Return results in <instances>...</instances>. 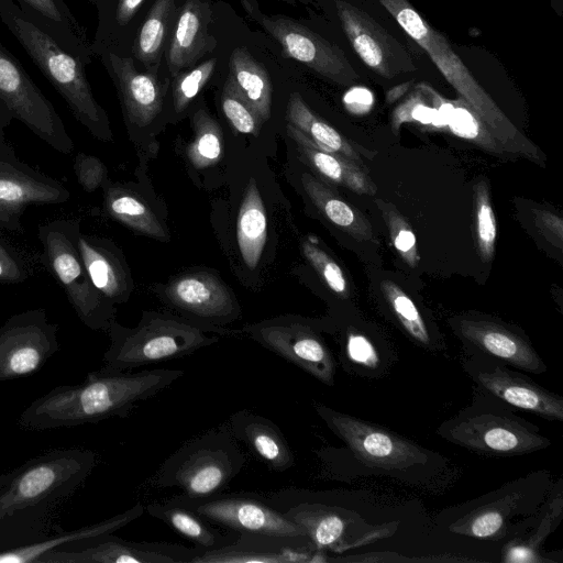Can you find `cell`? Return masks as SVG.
Instances as JSON below:
<instances>
[{
	"label": "cell",
	"mask_w": 563,
	"mask_h": 563,
	"mask_svg": "<svg viewBox=\"0 0 563 563\" xmlns=\"http://www.w3.org/2000/svg\"><path fill=\"white\" fill-rule=\"evenodd\" d=\"M184 375L178 368L120 372L102 366L82 383L57 386L32 401L18 424L24 430L44 431L124 418Z\"/></svg>",
	"instance_id": "obj_1"
},
{
	"label": "cell",
	"mask_w": 563,
	"mask_h": 563,
	"mask_svg": "<svg viewBox=\"0 0 563 563\" xmlns=\"http://www.w3.org/2000/svg\"><path fill=\"white\" fill-rule=\"evenodd\" d=\"M398 26L429 56L446 81L483 121L504 152L538 161L541 153L503 113L477 82L448 37L435 30L409 0H377Z\"/></svg>",
	"instance_id": "obj_2"
},
{
	"label": "cell",
	"mask_w": 563,
	"mask_h": 563,
	"mask_svg": "<svg viewBox=\"0 0 563 563\" xmlns=\"http://www.w3.org/2000/svg\"><path fill=\"white\" fill-rule=\"evenodd\" d=\"M0 20L62 96L76 120L95 137L109 140L106 111L93 97L81 58L14 0H0Z\"/></svg>",
	"instance_id": "obj_3"
},
{
	"label": "cell",
	"mask_w": 563,
	"mask_h": 563,
	"mask_svg": "<svg viewBox=\"0 0 563 563\" xmlns=\"http://www.w3.org/2000/svg\"><path fill=\"white\" fill-rule=\"evenodd\" d=\"M96 462L89 449H59L0 475V534L18 519L49 518L86 481Z\"/></svg>",
	"instance_id": "obj_4"
},
{
	"label": "cell",
	"mask_w": 563,
	"mask_h": 563,
	"mask_svg": "<svg viewBox=\"0 0 563 563\" xmlns=\"http://www.w3.org/2000/svg\"><path fill=\"white\" fill-rule=\"evenodd\" d=\"M515 408L474 388L472 401L437 430L445 441L489 457H511L548 449L551 440Z\"/></svg>",
	"instance_id": "obj_5"
},
{
	"label": "cell",
	"mask_w": 563,
	"mask_h": 563,
	"mask_svg": "<svg viewBox=\"0 0 563 563\" xmlns=\"http://www.w3.org/2000/svg\"><path fill=\"white\" fill-rule=\"evenodd\" d=\"M246 457L227 422L186 442L156 472L153 485L178 488L189 499L218 496L239 475Z\"/></svg>",
	"instance_id": "obj_6"
},
{
	"label": "cell",
	"mask_w": 563,
	"mask_h": 563,
	"mask_svg": "<svg viewBox=\"0 0 563 563\" xmlns=\"http://www.w3.org/2000/svg\"><path fill=\"white\" fill-rule=\"evenodd\" d=\"M552 486L548 471L514 479L451 509L446 528L451 533L478 540L511 539L522 522L541 507Z\"/></svg>",
	"instance_id": "obj_7"
},
{
	"label": "cell",
	"mask_w": 563,
	"mask_h": 563,
	"mask_svg": "<svg viewBox=\"0 0 563 563\" xmlns=\"http://www.w3.org/2000/svg\"><path fill=\"white\" fill-rule=\"evenodd\" d=\"M108 330L103 366L120 372L185 357L219 341L199 325L161 314L144 316L134 329L112 322Z\"/></svg>",
	"instance_id": "obj_8"
},
{
	"label": "cell",
	"mask_w": 563,
	"mask_h": 563,
	"mask_svg": "<svg viewBox=\"0 0 563 563\" xmlns=\"http://www.w3.org/2000/svg\"><path fill=\"white\" fill-rule=\"evenodd\" d=\"M80 223L57 219L38 227L43 263L64 289L79 320L92 330H108L112 306L93 286L78 251Z\"/></svg>",
	"instance_id": "obj_9"
},
{
	"label": "cell",
	"mask_w": 563,
	"mask_h": 563,
	"mask_svg": "<svg viewBox=\"0 0 563 563\" xmlns=\"http://www.w3.org/2000/svg\"><path fill=\"white\" fill-rule=\"evenodd\" d=\"M317 415L369 467L401 475L438 457L415 442L373 422L314 404Z\"/></svg>",
	"instance_id": "obj_10"
},
{
	"label": "cell",
	"mask_w": 563,
	"mask_h": 563,
	"mask_svg": "<svg viewBox=\"0 0 563 563\" xmlns=\"http://www.w3.org/2000/svg\"><path fill=\"white\" fill-rule=\"evenodd\" d=\"M332 8L354 53L378 79L394 81L418 71L407 46L365 0H332Z\"/></svg>",
	"instance_id": "obj_11"
},
{
	"label": "cell",
	"mask_w": 563,
	"mask_h": 563,
	"mask_svg": "<svg viewBox=\"0 0 563 563\" xmlns=\"http://www.w3.org/2000/svg\"><path fill=\"white\" fill-rule=\"evenodd\" d=\"M0 100L55 151L69 155L75 144L52 102L34 84L19 59L0 43Z\"/></svg>",
	"instance_id": "obj_12"
},
{
	"label": "cell",
	"mask_w": 563,
	"mask_h": 563,
	"mask_svg": "<svg viewBox=\"0 0 563 563\" xmlns=\"http://www.w3.org/2000/svg\"><path fill=\"white\" fill-rule=\"evenodd\" d=\"M462 366L475 388L517 410L563 422V397L536 383L521 371L465 353Z\"/></svg>",
	"instance_id": "obj_13"
},
{
	"label": "cell",
	"mask_w": 563,
	"mask_h": 563,
	"mask_svg": "<svg viewBox=\"0 0 563 563\" xmlns=\"http://www.w3.org/2000/svg\"><path fill=\"white\" fill-rule=\"evenodd\" d=\"M245 8L266 33L280 44L285 56L341 86L351 87L360 80V74L334 43L294 20L263 14L251 3H245Z\"/></svg>",
	"instance_id": "obj_14"
},
{
	"label": "cell",
	"mask_w": 563,
	"mask_h": 563,
	"mask_svg": "<svg viewBox=\"0 0 563 563\" xmlns=\"http://www.w3.org/2000/svg\"><path fill=\"white\" fill-rule=\"evenodd\" d=\"M173 499L191 509L207 521L238 534L265 536L310 542L305 530L285 517L268 501L247 496L189 499L181 495Z\"/></svg>",
	"instance_id": "obj_15"
},
{
	"label": "cell",
	"mask_w": 563,
	"mask_h": 563,
	"mask_svg": "<svg viewBox=\"0 0 563 563\" xmlns=\"http://www.w3.org/2000/svg\"><path fill=\"white\" fill-rule=\"evenodd\" d=\"M57 332L43 308L7 319L0 327V383L38 371L59 349Z\"/></svg>",
	"instance_id": "obj_16"
},
{
	"label": "cell",
	"mask_w": 563,
	"mask_h": 563,
	"mask_svg": "<svg viewBox=\"0 0 563 563\" xmlns=\"http://www.w3.org/2000/svg\"><path fill=\"white\" fill-rule=\"evenodd\" d=\"M258 344L332 387L336 362L322 336L309 324L291 319L265 321L245 329Z\"/></svg>",
	"instance_id": "obj_17"
},
{
	"label": "cell",
	"mask_w": 563,
	"mask_h": 563,
	"mask_svg": "<svg viewBox=\"0 0 563 563\" xmlns=\"http://www.w3.org/2000/svg\"><path fill=\"white\" fill-rule=\"evenodd\" d=\"M465 353L503 363L523 373L543 374L544 360L528 336L501 322L477 317H461L453 323Z\"/></svg>",
	"instance_id": "obj_18"
},
{
	"label": "cell",
	"mask_w": 563,
	"mask_h": 563,
	"mask_svg": "<svg viewBox=\"0 0 563 563\" xmlns=\"http://www.w3.org/2000/svg\"><path fill=\"white\" fill-rule=\"evenodd\" d=\"M202 550L166 542H133L113 533L54 550L38 563H191Z\"/></svg>",
	"instance_id": "obj_19"
},
{
	"label": "cell",
	"mask_w": 563,
	"mask_h": 563,
	"mask_svg": "<svg viewBox=\"0 0 563 563\" xmlns=\"http://www.w3.org/2000/svg\"><path fill=\"white\" fill-rule=\"evenodd\" d=\"M69 190L58 180L27 164L0 159V228L22 230L21 218L32 205H58L68 201Z\"/></svg>",
	"instance_id": "obj_20"
},
{
	"label": "cell",
	"mask_w": 563,
	"mask_h": 563,
	"mask_svg": "<svg viewBox=\"0 0 563 563\" xmlns=\"http://www.w3.org/2000/svg\"><path fill=\"white\" fill-rule=\"evenodd\" d=\"M121 101L126 120L141 128L154 121L163 108L167 82L155 71H140L133 58L113 52L100 55Z\"/></svg>",
	"instance_id": "obj_21"
},
{
	"label": "cell",
	"mask_w": 563,
	"mask_h": 563,
	"mask_svg": "<svg viewBox=\"0 0 563 563\" xmlns=\"http://www.w3.org/2000/svg\"><path fill=\"white\" fill-rule=\"evenodd\" d=\"M311 563L325 562L310 542L239 534L230 544L202 551L191 563Z\"/></svg>",
	"instance_id": "obj_22"
},
{
	"label": "cell",
	"mask_w": 563,
	"mask_h": 563,
	"mask_svg": "<svg viewBox=\"0 0 563 563\" xmlns=\"http://www.w3.org/2000/svg\"><path fill=\"white\" fill-rule=\"evenodd\" d=\"M177 308L210 322H228L236 314L235 301L225 285L209 273L183 275L165 289Z\"/></svg>",
	"instance_id": "obj_23"
},
{
	"label": "cell",
	"mask_w": 563,
	"mask_h": 563,
	"mask_svg": "<svg viewBox=\"0 0 563 563\" xmlns=\"http://www.w3.org/2000/svg\"><path fill=\"white\" fill-rule=\"evenodd\" d=\"M211 11L201 0H187L177 9L165 48L169 74L192 67L210 45L209 22Z\"/></svg>",
	"instance_id": "obj_24"
},
{
	"label": "cell",
	"mask_w": 563,
	"mask_h": 563,
	"mask_svg": "<svg viewBox=\"0 0 563 563\" xmlns=\"http://www.w3.org/2000/svg\"><path fill=\"white\" fill-rule=\"evenodd\" d=\"M234 438L271 470L285 472L295 465V455L279 427L250 410L231 415L228 422Z\"/></svg>",
	"instance_id": "obj_25"
},
{
	"label": "cell",
	"mask_w": 563,
	"mask_h": 563,
	"mask_svg": "<svg viewBox=\"0 0 563 563\" xmlns=\"http://www.w3.org/2000/svg\"><path fill=\"white\" fill-rule=\"evenodd\" d=\"M144 511L145 507L142 504H136L100 522L70 531H59L30 543L0 550V563H38V560L51 551L69 549L86 540L114 533L141 517Z\"/></svg>",
	"instance_id": "obj_26"
},
{
	"label": "cell",
	"mask_w": 563,
	"mask_h": 563,
	"mask_svg": "<svg viewBox=\"0 0 563 563\" xmlns=\"http://www.w3.org/2000/svg\"><path fill=\"white\" fill-rule=\"evenodd\" d=\"M286 130L288 136L295 142L301 159L323 178L357 194L375 195L376 186L358 164L318 145L290 123H287Z\"/></svg>",
	"instance_id": "obj_27"
},
{
	"label": "cell",
	"mask_w": 563,
	"mask_h": 563,
	"mask_svg": "<svg viewBox=\"0 0 563 563\" xmlns=\"http://www.w3.org/2000/svg\"><path fill=\"white\" fill-rule=\"evenodd\" d=\"M562 481L561 478L551 488L545 500L537 510V522L529 520L522 522L518 532L507 543L504 551V562L510 563H539L547 562L541 556L540 549L555 530L562 519Z\"/></svg>",
	"instance_id": "obj_28"
},
{
	"label": "cell",
	"mask_w": 563,
	"mask_h": 563,
	"mask_svg": "<svg viewBox=\"0 0 563 563\" xmlns=\"http://www.w3.org/2000/svg\"><path fill=\"white\" fill-rule=\"evenodd\" d=\"M19 7L49 30L70 52L88 65L91 42L64 0H14Z\"/></svg>",
	"instance_id": "obj_29"
},
{
	"label": "cell",
	"mask_w": 563,
	"mask_h": 563,
	"mask_svg": "<svg viewBox=\"0 0 563 563\" xmlns=\"http://www.w3.org/2000/svg\"><path fill=\"white\" fill-rule=\"evenodd\" d=\"M77 245L93 286L109 301L122 299L128 291V277L113 250L103 241L81 231Z\"/></svg>",
	"instance_id": "obj_30"
},
{
	"label": "cell",
	"mask_w": 563,
	"mask_h": 563,
	"mask_svg": "<svg viewBox=\"0 0 563 563\" xmlns=\"http://www.w3.org/2000/svg\"><path fill=\"white\" fill-rule=\"evenodd\" d=\"M145 511L166 523L181 537L190 540L202 551L230 544L239 537L234 532L223 534L211 522L173 498L163 503H151L145 507Z\"/></svg>",
	"instance_id": "obj_31"
},
{
	"label": "cell",
	"mask_w": 563,
	"mask_h": 563,
	"mask_svg": "<svg viewBox=\"0 0 563 563\" xmlns=\"http://www.w3.org/2000/svg\"><path fill=\"white\" fill-rule=\"evenodd\" d=\"M228 79L263 122L271 118L272 84L267 70L246 48L236 47L229 59Z\"/></svg>",
	"instance_id": "obj_32"
},
{
	"label": "cell",
	"mask_w": 563,
	"mask_h": 563,
	"mask_svg": "<svg viewBox=\"0 0 563 563\" xmlns=\"http://www.w3.org/2000/svg\"><path fill=\"white\" fill-rule=\"evenodd\" d=\"M267 238L265 207L256 181L251 178L245 187L236 222L240 253L249 268H255Z\"/></svg>",
	"instance_id": "obj_33"
},
{
	"label": "cell",
	"mask_w": 563,
	"mask_h": 563,
	"mask_svg": "<svg viewBox=\"0 0 563 563\" xmlns=\"http://www.w3.org/2000/svg\"><path fill=\"white\" fill-rule=\"evenodd\" d=\"M301 184L314 206L334 225L357 241H375L371 223L364 216L336 196L328 186L309 173L301 175Z\"/></svg>",
	"instance_id": "obj_34"
},
{
	"label": "cell",
	"mask_w": 563,
	"mask_h": 563,
	"mask_svg": "<svg viewBox=\"0 0 563 563\" xmlns=\"http://www.w3.org/2000/svg\"><path fill=\"white\" fill-rule=\"evenodd\" d=\"M175 0H155L133 44V55L148 71L158 68L176 14Z\"/></svg>",
	"instance_id": "obj_35"
},
{
	"label": "cell",
	"mask_w": 563,
	"mask_h": 563,
	"mask_svg": "<svg viewBox=\"0 0 563 563\" xmlns=\"http://www.w3.org/2000/svg\"><path fill=\"white\" fill-rule=\"evenodd\" d=\"M286 119L288 123L296 126L318 145L330 148L361 166L363 165L362 157L354 145L333 126L313 113L298 92H292L288 99Z\"/></svg>",
	"instance_id": "obj_36"
},
{
	"label": "cell",
	"mask_w": 563,
	"mask_h": 563,
	"mask_svg": "<svg viewBox=\"0 0 563 563\" xmlns=\"http://www.w3.org/2000/svg\"><path fill=\"white\" fill-rule=\"evenodd\" d=\"M104 189V209L110 217L141 234L162 240L167 238L153 211L132 191L118 186Z\"/></svg>",
	"instance_id": "obj_37"
},
{
	"label": "cell",
	"mask_w": 563,
	"mask_h": 563,
	"mask_svg": "<svg viewBox=\"0 0 563 563\" xmlns=\"http://www.w3.org/2000/svg\"><path fill=\"white\" fill-rule=\"evenodd\" d=\"M340 362L350 374L378 378L386 374L395 357L387 356L367 335L347 331L340 345Z\"/></svg>",
	"instance_id": "obj_38"
},
{
	"label": "cell",
	"mask_w": 563,
	"mask_h": 563,
	"mask_svg": "<svg viewBox=\"0 0 563 563\" xmlns=\"http://www.w3.org/2000/svg\"><path fill=\"white\" fill-rule=\"evenodd\" d=\"M380 288L394 316L407 335L423 349L429 351L441 350V344L433 338L424 318L407 294L390 280H383Z\"/></svg>",
	"instance_id": "obj_39"
},
{
	"label": "cell",
	"mask_w": 563,
	"mask_h": 563,
	"mask_svg": "<svg viewBox=\"0 0 563 563\" xmlns=\"http://www.w3.org/2000/svg\"><path fill=\"white\" fill-rule=\"evenodd\" d=\"M194 140L187 146V157L197 169L210 167L222 155L223 135L219 123L200 109L192 118Z\"/></svg>",
	"instance_id": "obj_40"
},
{
	"label": "cell",
	"mask_w": 563,
	"mask_h": 563,
	"mask_svg": "<svg viewBox=\"0 0 563 563\" xmlns=\"http://www.w3.org/2000/svg\"><path fill=\"white\" fill-rule=\"evenodd\" d=\"M452 102L453 111L448 122L450 130L455 135L470 140L489 152L503 154L501 146L466 101L459 98Z\"/></svg>",
	"instance_id": "obj_41"
},
{
	"label": "cell",
	"mask_w": 563,
	"mask_h": 563,
	"mask_svg": "<svg viewBox=\"0 0 563 563\" xmlns=\"http://www.w3.org/2000/svg\"><path fill=\"white\" fill-rule=\"evenodd\" d=\"M474 202L478 254L482 261L487 263L494 257L497 229L489 190L485 180L478 181L474 187Z\"/></svg>",
	"instance_id": "obj_42"
},
{
	"label": "cell",
	"mask_w": 563,
	"mask_h": 563,
	"mask_svg": "<svg viewBox=\"0 0 563 563\" xmlns=\"http://www.w3.org/2000/svg\"><path fill=\"white\" fill-rule=\"evenodd\" d=\"M413 121L441 128L437 109L430 102L424 82L417 84L412 92L395 108L391 115L394 133H398L402 123Z\"/></svg>",
	"instance_id": "obj_43"
},
{
	"label": "cell",
	"mask_w": 563,
	"mask_h": 563,
	"mask_svg": "<svg viewBox=\"0 0 563 563\" xmlns=\"http://www.w3.org/2000/svg\"><path fill=\"white\" fill-rule=\"evenodd\" d=\"M217 58H210L174 76L173 104L176 112L184 111L211 78Z\"/></svg>",
	"instance_id": "obj_44"
},
{
	"label": "cell",
	"mask_w": 563,
	"mask_h": 563,
	"mask_svg": "<svg viewBox=\"0 0 563 563\" xmlns=\"http://www.w3.org/2000/svg\"><path fill=\"white\" fill-rule=\"evenodd\" d=\"M221 107L231 125L240 133L257 135L263 124L260 115L227 78L221 92Z\"/></svg>",
	"instance_id": "obj_45"
},
{
	"label": "cell",
	"mask_w": 563,
	"mask_h": 563,
	"mask_svg": "<svg viewBox=\"0 0 563 563\" xmlns=\"http://www.w3.org/2000/svg\"><path fill=\"white\" fill-rule=\"evenodd\" d=\"M376 203L383 213L396 250L410 267H416L419 256L415 233L391 205L382 200L376 201Z\"/></svg>",
	"instance_id": "obj_46"
},
{
	"label": "cell",
	"mask_w": 563,
	"mask_h": 563,
	"mask_svg": "<svg viewBox=\"0 0 563 563\" xmlns=\"http://www.w3.org/2000/svg\"><path fill=\"white\" fill-rule=\"evenodd\" d=\"M302 253L314 267L328 287L339 296L346 298L347 284L340 266L324 251L309 241L301 243Z\"/></svg>",
	"instance_id": "obj_47"
},
{
	"label": "cell",
	"mask_w": 563,
	"mask_h": 563,
	"mask_svg": "<svg viewBox=\"0 0 563 563\" xmlns=\"http://www.w3.org/2000/svg\"><path fill=\"white\" fill-rule=\"evenodd\" d=\"M30 276L22 254L0 236V284H19Z\"/></svg>",
	"instance_id": "obj_48"
},
{
	"label": "cell",
	"mask_w": 563,
	"mask_h": 563,
	"mask_svg": "<svg viewBox=\"0 0 563 563\" xmlns=\"http://www.w3.org/2000/svg\"><path fill=\"white\" fill-rule=\"evenodd\" d=\"M74 173L78 184L87 192H92L106 181L107 168L96 156L78 153L74 159Z\"/></svg>",
	"instance_id": "obj_49"
},
{
	"label": "cell",
	"mask_w": 563,
	"mask_h": 563,
	"mask_svg": "<svg viewBox=\"0 0 563 563\" xmlns=\"http://www.w3.org/2000/svg\"><path fill=\"white\" fill-rule=\"evenodd\" d=\"M536 224L542 234L559 249L562 247L563 242V222L558 216L545 211H534Z\"/></svg>",
	"instance_id": "obj_50"
},
{
	"label": "cell",
	"mask_w": 563,
	"mask_h": 563,
	"mask_svg": "<svg viewBox=\"0 0 563 563\" xmlns=\"http://www.w3.org/2000/svg\"><path fill=\"white\" fill-rule=\"evenodd\" d=\"M13 117L7 106L0 100V159H18L12 147L7 143L4 129L10 124Z\"/></svg>",
	"instance_id": "obj_51"
},
{
	"label": "cell",
	"mask_w": 563,
	"mask_h": 563,
	"mask_svg": "<svg viewBox=\"0 0 563 563\" xmlns=\"http://www.w3.org/2000/svg\"><path fill=\"white\" fill-rule=\"evenodd\" d=\"M345 102L347 104H357V106H369L371 102H372V96L368 91L366 90H360V89H355V90H351L346 96H345Z\"/></svg>",
	"instance_id": "obj_52"
},
{
	"label": "cell",
	"mask_w": 563,
	"mask_h": 563,
	"mask_svg": "<svg viewBox=\"0 0 563 563\" xmlns=\"http://www.w3.org/2000/svg\"><path fill=\"white\" fill-rule=\"evenodd\" d=\"M552 9L555 11V13L561 16L562 15V9H563V0H549Z\"/></svg>",
	"instance_id": "obj_53"
},
{
	"label": "cell",
	"mask_w": 563,
	"mask_h": 563,
	"mask_svg": "<svg viewBox=\"0 0 563 563\" xmlns=\"http://www.w3.org/2000/svg\"><path fill=\"white\" fill-rule=\"evenodd\" d=\"M88 1L96 4L99 0H88Z\"/></svg>",
	"instance_id": "obj_54"
}]
</instances>
